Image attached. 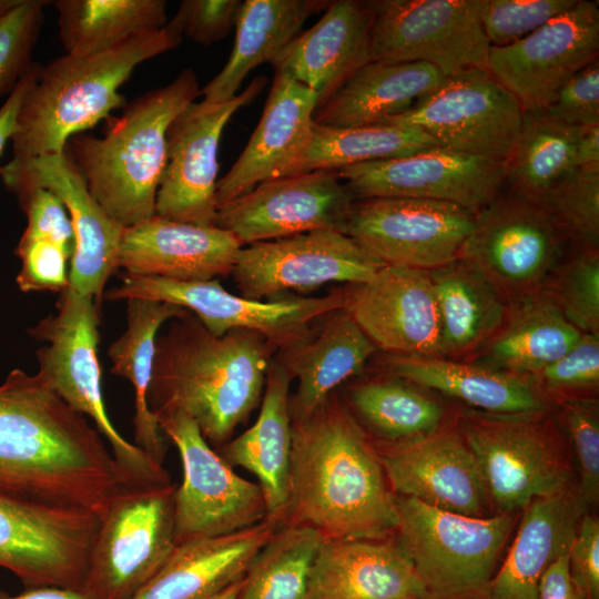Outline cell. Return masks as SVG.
Here are the masks:
<instances>
[{
    "instance_id": "obj_16",
    "label": "cell",
    "mask_w": 599,
    "mask_h": 599,
    "mask_svg": "<svg viewBox=\"0 0 599 599\" xmlns=\"http://www.w3.org/2000/svg\"><path fill=\"white\" fill-rule=\"evenodd\" d=\"M384 266L346 233L318 230L242 246L231 274L241 296L270 301L328 283H364Z\"/></svg>"
},
{
    "instance_id": "obj_27",
    "label": "cell",
    "mask_w": 599,
    "mask_h": 599,
    "mask_svg": "<svg viewBox=\"0 0 599 599\" xmlns=\"http://www.w3.org/2000/svg\"><path fill=\"white\" fill-rule=\"evenodd\" d=\"M372 1H331L321 19L271 62L318 97V105L368 63Z\"/></svg>"
},
{
    "instance_id": "obj_59",
    "label": "cell",
    "mask_w": 599,
    "mask_h": 599,
    "mask_svg": "<svg viewBox=\"0 0 599 599\" xmlns=\"http://www.w3.org/2000/svg\"><path fill=\"white\" fill-rule=\"evenodd\" d=\"M20 0H0V17L13 9Z\"/></svg>"
},
{
    "instance_id": "obj_55",
    "label": "cell",
    "mask_w": 599,
    "mask_h": 599,
    "mask_svg": "<svg viewBox=\"0 0 599 599\" xmlns=\"http://www.w3.org/2000/svg\"><path fill=\"white\" fill-rule=\"evenodd\" d=\"M537 599H582L570 576L568 554L545 570L538 583Z\"/></svg>"
},
{
    "instance_id": "obj_3",
    "label": "cell",
    "mask_w": 599,
    "mask_h": 599,
    "mask_svg": "<svg viewBox=\"0 0 599 599\" xmlns=\"http://www.w3.org/2000/svg\"><path fill=\"white\" fill-rule=\"evenodd\" d=\"M274 352L256 332L215 336L187 312L156 338L149 407L155 416L186 415L210 446L222 447L261 404Z\"/></svg>"
},
{
    "instance_id": "obj_58",
    "label": "cell",
    "mask_w": 599,
    "mask_h": 599,
    "mask_svg": "<svg viewBox=\"0 0 599 599\" xmlns=\"http://www.w3.org/2000/svg\"><path fill=\"white\" fill-rule=\"evenodd\" d=\"M243 578L235 581L234 583L230 585L222 591L217 592L213 597L209 599H237L241 587H242Z\"/></svg>"
},
{
    "instance_id": "obj_30",
    "label": "cell",
    "mask_w": 599,
    "mask_h": 599,
    "mask_svg": "<svg viewBox=\"0 0 599 599\" xmlns=\"http://www.w3.org/2000/svg\"><path fill=\"white\" fill-rule=\"evenodd\" d=\"M380 361L389 375L457 398L475 410L520 415L547 409L546 398L530 376L444 357L385 354Z\"/></svg>"
},
{
    "instance_id": "obj_19",
    "label": "cell",
    "mask_w": 599,
    "mask_h": 599,
    "mask_svg": "<svg viewBox=\"0 0 599 599\" xmlns=\"http://www.w3.org/2000/svg\"><path fill=\"white\" fill-rule=\"evenodd\" d=\"M0 177L18 200L37 187L47 189L61 200L74 235L68 287L101 305L105 284L118 270L124 227L95 201L68 152L10 160L0 166Z\"/></svg>"
},
{
    "instance_id": "obj_8",
    "label": "cell",
    "mask_w": 599,
    "mask_h": 599,
    "mask_svg": "<svg viewBox=\"0 0 599 599\" xmlns=\"http://www.w3.org/2000/svg\"><path fill=\"white\" fill-rule=\"evenodd\" d=\"M395 499L398 544L430 596L463 597L489 583L514 526L510 514L470 517Z\"/></svg>"
},
{
    "instance_id": "obj_17",
    "label": "cell",
    "mask_w": 599,
    "mask_h": 599,
    "mask_svg": "<svg viewBox=\"0 0 599 599\" xmlns=\"http://www.w3.org/2000/svg\"><path fill=\"white\" fill-rule=\"evenodd\" d=\"M475 221L450 203L373 197L354 204L346 234L385 265L430 271L460 258Z\"/></svg>"
},
{
    "instance_id": "obj_9",
    "label": "cell",
    "mask_w": 599,
    "mask_h": 599,
    "mask_svg": "<svg viewBox=\"0 0 599 599\" xmlns=\"http://www.w3.org/2000/svg\"><path fill=\"white\" fill-rule=\"evenodd\" d=\"M345 294L344 287L319 297L256 301L230 293L217 278L179 282L124 273L122 283L106 291L103 298L169 303L189 311L215 336L247 329L261 334L280 352L304 341L325 315L344 308Z\"/></svg>"
},
{
    "instance_id": "obj_35",
    "label": "cell",
    "mask_w": 599,
    "mask_h": 599,
    "mask_svg": "<svg viewBox=\"0 0 599 599\" xmlns=\"http://www.w3.org/2000/svg\"><path fill=\"white\" fill-rule=\"evenodd\" d=\"M440 325V357L467 361L505 324L511 303L470 261L429 271Z\"/></svg>"
},
{
    "instance_id": "obj_37",
    "label": "cell",
    "mask_w": 599,
    "mask_h": 599,
    "mask_svg": "<svg viewBox=\"0 0 599 599\" xmlns=\"http://www.w3.org/2000/svg\"><path fill=\"white\" fill-rule=\"evenodd\" d=\"M581 335L555 302L539 292L511 303L505 324L473 359L480 357L475 363L532 376L564 356Z\"/></svg>"
},
{
    "instance_id": "obj_47",
    "label": "cell",
    "mask_w": 599,
    "mask_h": 599,
    "mask_svg": "<svg viewBox=\"0 0 599 599\" xmlns=\"http://www.w3.org/2000/svg\"><path fill=\"white\" fill-rule=\"evenodd\" d=\"M578 0H483L480 21L490 47H505L529 35Z\"/></svg>"
},
{
    "instance_id": "obj_53",
    "label": "cell",
    "mask_w": 599,
    "mask_h": 599,
    "mask_svg": "<svg viewBox=\"0 0 599 599\" xmlns=\"http://www.w3.org/2000/svg\"><path fill=\"white\" fill-rule=\"evenodd\" d=\"M572 582L582 599L599 598V522L583 515L568 551Z\"/></svg>"
},
{
    "instance_id": "obj_13",
    "label": "cell",
    "mask_w": 599,
    "mask_h": 599,
    "mask_svg": "<svg viewBox=\"0 0 599 599\" xmlns=\"http://www.w3.org/2000/svg\"><path fill=\"white\" fill-rule=\"evenodd\" d=\"M162 433L179 450L183 480L174 500V536L181 544L236 532L267 518L258 484L238 476L179 412L155 416Z\"/></svg>"
},
{
    "instance_id": "obj_20",
    "label": "cell",
    "mask_w": 599,
    "mask_h": 599,
    "mask_svg": "<svg viewBox=\"0 0 599 599\" xmlns=\"http://www.w3.org/2000/svg\"><path fill=\"white\" fill-rule=\"evenodd\" d=\"M505 172L502 162L443 146L335 171L359 200H429L455 204L476 214L500 194Z\"/></svg>"
},
{
    "instance_id": "obj_57",
    "label": "cell",
    "mask_w": 599,
    "mask_h": 599,
    "mask_svg": "<svg viewBox=\"0 0 599 599\" xmlns=\"http://www.w3.org/2000/svg\"><path fill=\"white\" fill-rule=\"evenodd\" d=\"M0 599H90L82 590L58 587L24 589L19 595H9L0 589Z\"/></svg>"
},
{
    "instance_id": "obj_22",
    "label": "cell",
    "mask_w": 599,
    "mask_h": 599,
    "mask_svg": "<svg viewBox=\"0 0 599 599\" xmlns=\"http://www.w3.org/2000/svg\"><path fill=\"white\" fill-rule=\"evenodd\" d=\"M598 2L578 0L562 14L505 47H490L486 69L521 104L546 108L578 71L598 60Z\"/></svg>"
},
{
    "instance_id": "obj_14",
    "label": "cell",
    "mask_w": 599,
    "mask_h": 599,
    "mask_svg": "<svg viewBox=\"0 0 599 599\" xmlns=\"http://www.w3.org/2000/svg\"><path fill=\"white\" fill-rule=\"evenodd\" d=\"M100 517L0 491V567L24 589H82Z\"/></svg>"
},
{
    "instance_id": "obj_25",
    "label": "cell",
    "mask_w": 599,
    "mask_h": 599,
    "mask_svg": "<svg viewBox=\"0 0 599 599\" xmlns=\"http://www.w3.org/2000/svg\"><path fill=\"white\" fill-rule=\"evenodd\" d=\"M317 106L315 92L274 72L257 126L238 159L217 180L216 207L263 182L288 176L307 144Z\"/></svg>"
},
{
    "instance_id": "obj_41",
    "label": "cell",
    "mask_w": 599,
    "mask_h": 599,
    "mask_svg": "<svg viewBox=\"0 0 599 599\" xmlns=\"http://www.w3.org/2000/svg\"><path fill=\"white\" fill-rule=\"evenodd\" d=\"M579 128L561 123L542 111H525L514 151L505 163L508 192L540 203L575 170Z\"/></svg>"
},
{
    "instance_id": "obj_39",
    "label": "cell",
    "mask_w": 599,
    "mask_h": 599,
    "mask_svg": "<svg viewBox=\"0 0 599 599\" xmlns=\"http://www.w3.org/2000/svg\"><path fill=\"white\" fill-rule=\"evenodd\" d=\"M60 41L67 54L87 57L167 23L163 0H55Z\"/></svg>"
},
{
    "instance_id": "obj_50",
    "label": "cell",
    "mask_w": 599,
    "mask_h": 599,
    "mask_svg": "<svg viewBox=\"0 0 599 599\" xmlns=\"http://www.w3.org/2000/svg\"><path fill=\"white\" fill-rule=\"evenodd\" d=\"M241 0H184L166 26L192 41L210 45L235 26Z\"/></svg>"
},
{
    "instance_id": "obj_38",
    "label": "cell",
    "mask_w": 599,
    "mask_h": 599,
    "mask_svg": "<svg viewBox=\"0 0 599 599\" xmlns=\"http://www.w3.org/2000/svg\"><path fill=\"white\" fill-rule=\"evenodd\" d=\"M189 311L150 300L126 301V327L108 348L110 372L128 379L134 389V441L156 465L163 467L166 443L155 415L149 407L155 343L164 323Z\"/></svg>"
},
{
    "instance_id": "obj_4",
    "label": "cell",
    "mask_w": 599,
    "mask_h": 599,
    "mask_svg": "<svg viewBox=\"0 0 599 599\" xmlns=\"http://www.w3.org/2000/svg\"><path fill=\"white\" fill-rule=\"evenodd\" d=\"M201 95L191 68L138 97L109 116L103 136L72 135L65 151L105 213L122 227L155 215L156 193L167 159L171 122Z\"/></svg>"
},
{
    "instance_id": "obj_36",
    "label": "cell",
    "mask_w": 599,
    "mask_h": 599,
    "mask_svg": "<svg viewBox=\"0 0 599 599\" xmlns=\"http://www.w3.org/2000/svg\"><path fill=\"white\" fill-rule=\"evenodd\" d=\"M328 0H245L235 22V40L223 69L201 90L206 102L236 95L248 73L275 57L300 34L306 20L325 11Z\"/></svg>"
},
{
    "instance_id": "obj_52",
    "label": "cell",
    "mask_w": 599,
    "mask_h": 599,
    "mask_svg": "<svg viewBox=\"0 0 599 599\" xmlns=\"http://www.w3.org/2000/svg\"><path fill=\"white\" fill-rule=\"evenodd\" d=\"M540 111L575 128L599 123V60L572 75Z\"/></svg>"
},
{
    "instance_id": "obj_51",
    "label": "cell",
    "mask_w": 599,
    "mask_h": 599,
    "mask_svg": "<svg viewBox=\"0 0 599 599\" xmlns=\"http://www.w3.org/2000/svg\"><path fill=\"white\" fill-rule=\"evenodd\" d=\"M534 376L556 393L598 388L599 335L582 334L564 356Z\"/></svg>"
},
{
    "instance_id": "obj_12",
    "label": "cell",
    "mask_w": 599,
    "mask_h": 599,
    "mask_svg": "<svg viewBox=\"0 0 599 599\" xmlns=\"http://www.w3.org/2000/svg\"><path fill=\"white\" fill-rule=\"evenodd\" d=\"M368 62H426L450 77L486 69L483 0L372 1Z\"/></svg>"
},
{
    "instance_id": "obj_10",
    "label": "cell",
    "mask_w": 599,
    "mask_h": 599,
    "mask_svg": "<svg viewBox=\"0 0 599 599\" xmlns=\"http://www.w3.org/2000/svg\"><path fill=\"white\" fill-rule=\"evenodd\" d=\"M542 413L465 412L460 432L480 478L501 514L568 489L569 475Z\"/></svg>"
},
{
    "instance_id": "obj_29",
    "label": "cell",
    "mask_w": 599,
    "mask_h": 599,
    "mask_svg": "<svg viewBox=\"0 0 599 599\" xmlns=\"http://www.w3.org/2000/svg\"><path fill=\"white\" fill-rule=\"evenodd\" d=\"M318 325L275 358L297 382L288 399L292 422L311 416L336 387L361 374L377 351L344 308L328 313Z\"/></svg>"
},
{
    "instance_id": "obj_1",
    "label": "cell",
    "mask_w": 599,
    "mask_h": 599,
    "mask_svg": "<svg viewBox=\"0 0 599 599\" xmlns=\"http://www.w3.org/2000/svg\"><path fill=\"white\" fill-rule=\"evenodd\" d=\"M104 438L39 370L13 369L0 385V491L101 517L134 485Z\"/></svg>"
},
{
    "instance_id": "obj_7",
    "label": "cell",
    "mask_w": 599,
    "mask_h": 599,
    "mask_svg": "<svg viewBox=\"0 0 599 599\" xmlns=\"http://www.w3.org/2000/svg\"><path fill=\"white\" fill-rule=\"evenodd\" d=\"M176 486L124 488L100 517L82 591L90 599H133L160 571L176 542Z\"/></svg>"
},
{
    "instance_id": "obj_48",
    "label": "cell",
    "mask_w": 599,
    "mask_h": 599,
    "mask_svg": "<svg viewBox=\"0 0 599 599\" xmlns=\"http://www.w3.org/2000/svg\"><path fill=\"white\" fill-rule=\"evenodd\" d=\"M74 242L53 234L22 233L14 254L21 261L17 283L22 292H62L69 286Z\"/></svg>"
},
{
    "instance_id": "obj_43",
    "label": "cell",
    "mask_w": 599,
    "mask_h": 599,
    "mask_svg": "<svg viewBox=\"0 0 599 599\" xmlns=\"http://www.w3.org/2000/svg\"><path fill=\"white\" fill-rule=\"evenodd\" d=\"M324 539L306 525L275 530L245 572L237 599H306L311 569Z\"/></svg>"
},
{
    "instance_id": "obj_34",
    "label": "cell",
    "mask_w": 599,
    "mask_h": 599,
    "mask_svg": "<svg viewBox=\"0 0 599 599\" xmlns=\"http://www.w3.org/2000/svg\"><path fill=\"white\" fill-rule=\"evenodd\" d=\"M445 79L426 62H368L317 106L313 120L332 128L380 123L410 110Z\"/></svg>"
},
{
    "instance_id": "obj_11",
    "label": "cell",
    "mask_w": 599,
    "mask_h": 599,
    "mask_svg": "<svg viewBox=\"0 0 599 599\" xmlns=\"http://www.w3.org/2000/svg\"><path fill=\"white\" fill-rule=\"evenodd\" d=\"M568 243L545 207L500 192L476 214L460 258L474 263L514 303L545 288Z\"/></svg>"
},
{
    "instance_id": "obj_2",
    "label": "cell",
    "mask_w": 599,
    "mask_h": 599,
    "mask_svg": "<svg viewBox=\"0 0 599 599\" xmlns=\"http://www.w3.org/2000/svg\"><path fill=\"white\" fill-rule=\"evenodd\" d=\"M395 498L377 453L337 398L331 395L311 416L292 422V524L325 539H384L397 530Z\"/></svg>"
},
{
    "instance_id": "obj_45",
    "label": "cell",
    "mask_w": 599,
    "mask_h": 599,
    "mask_svg": "<svg viewBox=\"0 0 599 599\" xmlns=\"http://www.w3.org/2000/svg\"><path fill=\"white\" fill-rule=\"evenodd\" d=\"M539 204L573 246L599 247V166L572 170Z\"/></svg>"
},
{
    "instance_id": "obj_54",
    "label": "cell",
    "mask_w": 599,
    "mask_h": 599,
    "mask_svg": "<svg viewBox=\"0 0 599 599\" xmlns=\"http://www.w3.org/2000/svg\"><path fill=\"white\" fill-rule=\"evenodd\" d=\"M41 64L33 62L30 70L19 81L13 91L7 97L0 106V156L2 155L6 145L13 136L17 128V116L23 101V98L30 87L39 77Z\"/></svg>"
},
{
    "instance_id": "obj_49",
    "label": "cell",
    "mask_w": 599,
    "mask_h": 599,
    "mask_svg": "<svg viewBox=\"0 0 599 599\" xmlns=\"http://www.w3.org/2000/svg\"><path fill=\"white\" fill-rule=\"evenodd\" d=\"M562 414L578 459L579 494L587 505L596 504L599 497L598 404L588 398L565 399Z\"/></svg>"
},
{
    "instance_id": "obj_6",
    "label": "cell",
    "mask_w": 599,
    "mask_h": 599,
    "mask_svg": "<svg viewBox=\"0 0 599 599\" xmlns=\"http://www.w3.org/2000/svg\"><path fill=\"white\" fill-rule=\"evenodd\" d=\"M57 306L54 314L28 331L34 339L47 343L35 352L39 372L72 409L94 423L118 464L134 483L171 484L164 467L128 441L108 416L98 358L100 305L67 287Z\"/></svg>"
},
{
    "instance_id": "obj_28",
    "label": "cell",
    "mask_w": 599,
    "mask_h": 599,
    "mask_svg": "<svg viewBox=\"0 0 599 599\" xmlns=\"http://www.w3.org/2000/svg\"><path fill=\"white\" fill-rule=\"evenodd\" d=\"M410 559L382 539H324L306 599H429Z\"/></svg>"
},
{
    "instance_id": "obj_44",
    "label": "cell",
    "mask_w": 599,
    "mask_h": 599,
    "mask_svg": "<svg viewBox=\"0 0 599 599\" xmlns=\"http://www.w3.org/2000/svg\"><path fill=\"white\" fill-rule=\"evenodd\" d=\"M564 316L582 334L599 335V251L573 246L545 288Z\"/></svg>"
},
{
    "instance_id": "obj_24",
    "label": "cell",
    "mask_w": 599,
    "mask_h": 599,
    "mask_svg": "<svg viewBox=\"0 0 599 599\" xmlns=\"http://www.w3.org/2000/svg\"><path fill=\"white\" fill-rule=\"evenodd\" d=\"M394 494L450 512L487 517L488 495L460 434L387 443L377 454Z\"/></svg>"
},
{
    "instance_id": "obj_21",
    "label": "cell",
    "mask_w": 599,
    "mask_h": 599,
    "mask_svg": "<svg viewBox=\"0 0 599 599\" xmlns=\"http://www.w3.org/2000/svg\"><path fill=\"white\" fill-rule=\"evenodd\" d=\"M355 200L335 171L318 170L263 182L219 205L215 226L241 246L318 230L346 233Z\"/></svg>"
},
{
    "instance_id": "obj_5",
    "label": "cell",
    "mask_w": 599,
    "mask_h": 599,
    "mask_svg": "<svg viewBox=\"0 0 599 599\" xmlns=\"http://www.w3.org/2000/svg\"><path fill=\"white\" fill-rule=\"evenodd\" d=\"M183 38L164 28L132 37L101 53L64 54L42 65L21 103L12 160L65 151L68 140L124 108L119 92L142 62L179 47Z\"/></svg>"
},
{
    "instance_id": "obj_31",
    "label": "cell",
    "mask_w": 599,
    "mask_h": 599,
    "mask_svg": "<svg viewBox=\"0 0 599 599\" xmlns=\"http://www.w3.org/2000/svg\"><path fill=\"white\" fill-rule=\"evenodd\" d=\"M265 519L224 536L177 544L160 571L133 599H209L242 579L276 530Z\"/></svg>"
},
{
    "instance_id": "obj_33",
    "label": "cell",
    "mask_w": 599,
    "mask_h": 599,
    "mask_svg": "<svg viewBox=\"0 0 599 599\" xmlns=\"http://www.w3.org/2000/svg\"><path fill=\"white\" fill-rule=\"evenodd\" d=\"M291 377L274 358L255 423L221 447V457L231 467L252 473L262 489L267 519L286 514L290 491L292 418L288 409Z\"/></svg>"
},
{
    "instance_id": "obj_42",
    "label": "cell",
    "mask_w": 599,
    "mask_h": 599,
    "mask_svg": "<svg viewBox=\"0 0 599 599\" xmlns=\"http://www.w3.org/2000/svg\"><path fill=\"white\" fill-rule=\"evenodd\" d=\"M347 399L358 418L387 443L428 436L439 430L445 416L441 404L392 375L354 385Z\"/></svg>"
},
{
    "instance_id": "obj_32",
    "label": "cell",
    "mask_w": 599,
    "mask_h": 599,
    "mask_svg": "<svg viewBox=\"0 0 599 599\" xmlns=\"http://www.w3.org/2000/svg\"><path fill=\"white\" fill-rule=\"evenodd\" d=\"M587 504L579 491L566 489L531 501L508 555L489 581V599H537L539 580L568 554Z\"/></svg>"
},
{
    "instance_id": "obj_18",
    "label": "cell",
    "mask_w": 599,
    "mask_h": 599,
    "mask_svg": "<svg viewBox=\"0 0 599 599\" xmlns=\"http://www.w3.org/2000/svg\"><path fill=\"white\" fill-rule=\"evenodd\" d=\"M267 80L256 77L225 102H192L169 125L167 159L156 193L155 215L200 226H215L217 153L232 115L252 102Z\"/></svg>"
},
{
    "instance_id": "obj_46",
    "label": "cell",
    "mask_w": 599,
    "mask_h": 599,
    "mask_svg": "<svg viewBox=\"0 0 599 599\" xmlns=\"http://www.w3.org/2000/svg\"><path fill=\"white\" fill-rule=\"evenodd\" d=\"M43 0H20L0 17V98L9 95L30 70L44 18Z\"/></svg>"
},
{
    "instance_id": "obj_40",
    "label": "cell",
    "mask_w": 599,
    "mask_h": 599,
    "mask_svg": "<svg viewBox=\"0 0 599 599\" xmlns=\"http://www.w3.org/2000/svg\"><path fill=\"white\" fill-rule=\"evenodd\" d=\"M436 142L423 131L405 124L332 128L313 122L307 144L288 176L318 170L339 169L378 160L409 155Z\"/></svg>"
},
{
    "instance_id": "obj_23",
    "label": "cell",
    "mask_w": 599,
    "mask_h": 599,
    "mask_svg": "<svg viewBox=\"0 0 599 599\" xmlns=\"http://www.w3.org/2000/svg\"><path fill=\"white\" fill-rule=\"evenodd\" d=\"M344 309L385 354L440 357V325L429 271L385 265L345 287Z\"/></svg>"
},
{
    "instance_id": "obj_56",
    "label": "cell",
    "mask_w": 599,
    "mask_h": 599,
    "mask_svg": "<svg viewBox=\"0 0 599 599\" xmlns=\"http://www.w3.org/2000/svg\"><path fill=\"white\" fill-rule=\"evenodd\" d=\"M573 163L576 169L599 166V123L579 128Z\"/></svg>"
},
{
    "instance_id": "obj_26",
    "label": "cell",
    "mask_w": 599,
    "mask_h": 599,
    "mask_svg": "<svg viewBox=\"0 0 599 599\" xmlns=\"http://www.w3.org/2000/svg\"><path fill=\"white\" fill-rule=\"evenodd\" d=\"M241 244L217 226H200L153 215L124 229L118 268L179 282L231 274Z\"/></svg>"
},
{
    "instance_id": "obj_15",
    "label": "cell",
    "mask_w": 599,
    "mask_h": 599,
    "mask_svg": "<svg viewBox=\"0 0 599 599\" xmlns=\"http://www.w3.org/2000/svg\"><path fill=\"white\" fill-rule=\"evenodd\" d=\"M524 109L487 69L446 77L407 112L384 122L414 126L438 146L506 163L518 140Z\"/></svg>"
}]
</instances>
